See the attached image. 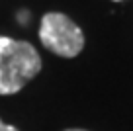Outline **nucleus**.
Masks as SVG:
<instances>
[{"mask_svg":"<svg viewBox=\"0 0 133 131\" xmlns=\"http://www.w3.org/2000/svg\"><path fill=\"white\" fill-rule=\"evenodd\" d=\"M39 39L45 49L66 59L76 57L84 47L82 29L61 12H49L41 18Z\"/></svg>","mask_w":133,"mask_h":131,"instance_id":"2","label":"nucleus"},{"mask_svg":"<svg viewBox=\"0 0 133 131\" xmlns=\"http://www.w3.org/2000/svg\"><path fill=\"white\" fill-rule=\"evenodd\" d=\"M0 131H18L16 127H12V125H6L2 119H0Z\"/></svg>","mask_w":133,"mask_h":131,"instance_id":"3","label":"nucleus"},{"mask_svg":"<svg viewBox=\"0 0 133 131\" xmlns=\"http://www.w3.org/2000/svg\"><path fill=\"white\" fill-rule=\"evenodd\" d=\"M41 57L28 41L0 35V94H16L37 76Z\"/></svg>","mask_w":133,"mask_h":131,"instance_id":"1","label":"nucleus"},{"mask_svg":"<svg viewBox=\"0 0 133 131\" xmlns=\"http://www.w3.org/2000/svg\"><path fill=\"white\" fill-rule=\"evenodd\" d=\"M65 131H86V129H65Z\"/></svg>","mask_w":133,"mask_h":131,"instance_id":"4","label":"nucleus"}]
</instances>
